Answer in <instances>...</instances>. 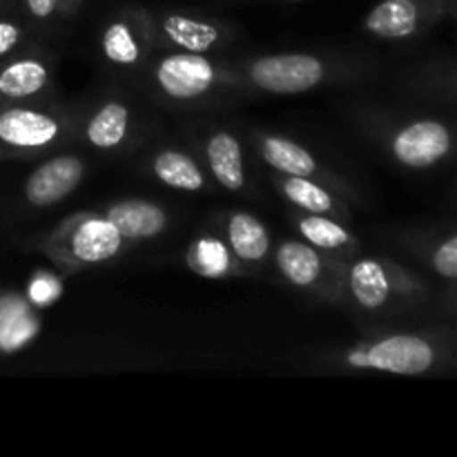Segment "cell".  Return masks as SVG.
I'll return each mask as SVG.
<instances>
[{"instance_id":"cell-15","label":"cell","mask_w":457,"mask_h":457,"mask_svg":"<svg viewBox=\"0 0 457 457\" xmlns=\"http://www.w3.org/2000/svg\"><path fill=\"white\" fill-rule=\"evenodd\" d=\"M259 152L268 165H272L277 172L286 174V177H315L320 170L306 147L284 137H262Z\"/></svg>"},{"instance_id":"cell-29","label":"cell","mask_w":457,"mask_h":457,"mask_svg":"<svg viewBox=\"0 0 457 457\" xmlns=\"http://www.w3.org/2000/svg\"><path fill=\"white\" fill-rule=\"evenodd\" d=\"M71 3H76V0H58V4H71Z\"/></svg>"},{"instance_id":"cell-22","label":"cell","mask_w":457,"mask_h":457,"mask_svg":"<svg viewBox=\"0 0 457 457\" xmlns=\"http://www.w3.org/2000/svg\"><path fill=\"white\" fill-rule=\"evenodd\" d=\"M103 54L110 62L116 65H134L141 58V45H138L134 27L128 21H112L105 27L101 38Z\"/></svg>"},{"instance_id":"cell-2","label":"cell","mask_w":457,"mask_h":457,"mask_svg":"<svg viewBox=\"0 0 457 457\" xmlns=\"http://www.w3.org/2000/svg\"><path fill=\"white\" fill-rule=\"evenodd\" d=\"M393 159L409 170H428L445 163L457 152V128L437 116H422L400 125L391 134Z\"/></svg>"},{"instance_id":"cell-26","label":"cell","mask_w":457,"mask_h":457,"mask_svg":"<svg viewBox=\"0 0 457 457\" xmlns=\"http://www.w3.org/2000/svg\"><path fill=\"white\" fill-rule=\"evenodd\" d=\"M25 4L31 16L38 18V21H47L56 12L58 0H25Z\"/></svg>"},{"instance_id":"cell-19","label":"cell","mask_w":457,"mask_h":457,"mask_svg":"<svg viewBox=\"0 0 457 457\" xmlns=\"http://www.w3.org/2000/svg\"><path fill=\"white\" fill-rule=\"evenodd\" d=\"M281 192L290 204H295L308 214H326L328 217L339 210L337 201L330 196V192L312 181L311 177H286L281 181Z\"/></svg>"},{"instance_id":"cell-25","label":"cell","mask_w":457,"mask_h":457,"mask_svg":"<svg viewBox=\"0 0 457 457\" xmlns=\"http://www.w3.org/2000/svg\"><path fill=\"white\" fill-rule=\"evenodd\" d=\"M431 87H436L437 92H445L451 101L457 103V70L437 74L436 79H431Z\"/></svg>"},{"instance_id":"cell-9","label":"cell","mask_w":457,"mask_h":457,"mask_svg":"<svg viewBox=\"0 0 457 457\" xmlns=\"http://www.w3.org/2000/svg\"><path fill=\"white\" fill-rule=\"evenodd\" d=\"M123 235L105 217H87L71 228L65 250L74 262L94 266L114 259L123 248Z\"/></svg>"},{"instance_id":"cell-3","label":"cell","mask_w":457,"mask_h":457,"mask_svg":"<svg viewBox=\"0 0 457 457\" xmlns=\"http://www.w3.org/2000/svg\"><path fill=\"white\" fill-rule=\"evenodd\" d=\"M348 286L360 308L369 312L382 311L391 306L395 299L404 303L424 299V288L413 277L404 275L400 268L379 262V259H360L348 270Z\"/></svg>"},{"instance_id":"cell-11","label":"cell","mask_w":457,"mask_h":457,"mask_svg":"<svg viewBox=\"0 0 457 457\" xmlns=\"http://www.w3.org/2000/svg\"><path fill=\"white\" fill-rule=\"evenodd\" d=\"M205 156H208L210 170L214 179L221 183L226 190L239 192L245 187V170H244V152L241 143L235 134L217 132L205 143Z\"/></svg>"},{"instance_id":"cell-12","label":"cell","mask_w":457,"mask_h":457,"mask_svg":"<svg viewBox=\"0 0 457 457\" xmlns=\"http://www.w3.org/2000/svg\"><path fill=\"white\" fill-rule=\"evenodd\" d=\"M161 31L174 47L192 54L210 52L221 40V29L214 22L186 13H165L161 18Z\"/></svg>"},{"instance_id":"cell-5","label":"cell","mask_w":457,"mask_h":457,"mask_svg":"<svg viewBox=\"0 0 457 457\" xmlns=\"http://www.w3.org/2000/svg\"><path fill=\"white\" fill-rule=\"evenodd\" d=\"M250 80L270 94H303L324 83V62L311 54H272L250 65Z\"/></svg>"},{"instance_id":"cell-8","label":"cell","mask_w":457,"mask_h":457,"mask_svg":"<svg viewBox=\"0 0 457 457\" xmlns=\"http://www.w3.org/2000/svg\"><path fill=\"white\" fill-rule=\"evenodd\" d=\"M56 116L27 107H9L0 112V147L9 152H36L61 138Z\"/></svg>"},{"instance_id":"cell-20","label":"cell","mask_w":457,"mask_h":457,"mask_svg":"<svg viewBox=\"0 0 457 457\" xmlns=\"http://www.w3.org/2000/svg\"><path fill=\"white\" fill-rule=\"evenodd\" d=\"M299 232L308 244L317 250H351L355 248V237L346 230L339 221L328 219L326 214H308L299 219Z\"/></svg>"},{"instance_id":"cell-30","label":"cell","mask_w":457,"mask_h":457,"mask_svg":"<svg viewBox=\"0 0 457 457\" xmlns=\"http://www.w3.org/2000/svg\"><path fill=\"white\" fill-rule=\"evenodd\" d=\"M288 3H303V0H288Z\"/></svg>"},{"instance_id":"cell-4","label":"cell","mask_w":457,"mask_h":457,"mask_svg":"<svg viewBox=\"0 0 457 457\" xmlns=\"http://www.w3.org/2000/svg\"><path fill=\"white\" fill-rule=\"evenodd\" d=\"M446 12V0H382L364 18V29L384 40H406L440 21Z\"/></svg>"},{"instance_id":"cell-24","label":"cell","mask_w":457,"mask_h":457,"mask_svg":"<svg viewBox=\"0 0 457 457\" xmlns=\"http://www.w3.org/2000/svg\"><path fill=\"white\" fill-rule=\"evenodd\" d=\"M21 40V27L12 21H0V56L12 52Z\"/></svg>"},{"instance_id":"cell-17","label":"cell","mask_w":457,"mask_h":457,"mask_svg":"<svg viewBox=\"0 0 457 457\" xmlns=\"http://www.w3.org/2000/svg\"><path fill=\"white\" fill-rule=\"evenodd\" d=\"M129 110L120 101H110L96 110L89 119L85 137L98 150H114L128 137Z\"/></svg>"},{"instance_id":"cell-14","label":"cell","mask_w":457,"mask_h":457,"mask_svg":"<svg viewBox=\"0 0 457 457\" xmlns=\"http://www.w3.org/2000/svg\"><path fill=\"white\" fill-rule=\"evenodd\" d=\"M228 245L239 262H263L270 250L266 226L248 212H235L228 219Z\"/></svg>"},{"instance_id":"cell-23","label":"cell","mask_w":457,"mask_h":457,"mask_svg":"<svg viewBox=\"0 0 457 457\" xmlns=\"http://www.w3.org/2000/svg\"><path fill=\"white\" fill-rule=\"evenodd\" d=\"M424 262L440 279L457 284V226L446 230L445 235L427 241Z\"/></svg>"},{"instance_id":"cell-16","label":"cell","mask_w":457,"mask_h":457,"mask_svg":"<svg viewBox=\"0 0 457 457\" xmlns=\"http://www.w3.org/2000/svg\"><path fill=\"white\" fill-rule=\"evenodd\" d=\"M49 79L52 74L43 61L21 58L0 70V96L12 98V101L36 96L47 87Z\"/></svg>"},{"instance_id":"cell-18","label":"cell","mask_w":457,"mask_h":457,"mask_svg":"<svg viewBox=\"0 0 457 457\" xmlns=\"http://www.w3.org/2000/svg\"><path fill=\"white\" fill-rule=\"evenodd\" d=\"M152 172L165 186L181 192H199L205 187V177L195 159L179 150H163L152 161Z\"/></svg>"},{"instance_id":"cell-21","label":"cell","mask_w":457,"mask_h":457,"mask_svg":"<svg viewBox=\"0 0 457 457\" xmlns=\"http://www.w3.org/2000/svg\"><path fill=\"white\" fill-rule=\"evenodd\" d=\"M187 266L204 277H226L232 270L230 250L214 237H201L187 250Z\"/></svg>"},{"instance_id":"cell-28","label":"cell","mask_w":457,"mask_h":457,"mask_svg":"<svg viewBox=\"0 0 457 457\" xmlns=\"http://www.w3.org/2000/svg\"><path fill=\"white\" fill-rule=\"evenodd\" d=\"M446 3H449V12H451V9L457 12V0H446Z\"/></svg>"},{"instance_id":"cell-1","label":"cell","mask_w":457,"mask_h":457,"mask_svg":"<svg viewBox=\"0 0 457 457\" xmlns=\"http://www.w3.org/2000/svg\"><path fill=\"white\" fill-rule=\"evenodd\" d=\"M348 364L393 375H428L457 366V330L395 333L348 353Z\"/></svg>"},{"instance_id":"cell-13","label":"cell","mask_w":457,"mask_h":457,"mask_svg":"<svg viewBox=\"0 0 457 457\" xmlns=\"http://www.w3.org/2000/svg\"><path fill=\"white\" fill-rule=\"evenodd\" d=\"M275 259L281 275L297 288H311L321 279V272H324V262L317 254L315 245L302 244V241H281Z\"/></svg>"},{"instance_id":"cell-27","label":"cell","mask_w":457,"mask_h":457,"mask_svg":"<svg viewBox=\"0 0 457 457\" xmlns=\"http://www.w3.org/2000/svg\"><path fill=\"white\" fill-rule=\"evenodd\" d=\"M446 308H449L453 315H457V284H451L449 295H446Z\"/></svg>"},{"instance_id":"cell-10","label":"cell","mask_w":457,"mask_h":457,"mask_svg":"<svg viewBox=\"0 0 457 457\" xmlns=\"http://www.w3.org/2000/svg\"><path fill=\"white\" fill-rule=\"evenodd\" d=\"M103 217L114 223L123 239L141 241L161 235L168 228V214L159 204L143 199H128L110 205Z\"/></svg>"},{"instance_id":"cell-6","label":"cell","mask_w":457,"mask_h":457,"mask_svg":"<svg viewBox=\"0 0 457 457\" xmlns=\"http://www.w3.org/2000/svg\"><path fill=\"white\" fill-rule=\"evenodd\" d=\"M154 80L165 96L174 101H192L212 89L217 83V70L214 62L201 54L179 52L156 62Z\"/></svg>"},{"instance_id":"cell-7","label":"cell","mask_w":457,"mask_h":457,"mask_svg":"<svg viewBox=\"0 0 457 457\" xmlns=\"http://www.w3.org/2000/svg\"><path fill=\"white\" fill-rule=\"evenodd\" d=\"M85 161L74 154L54 156L36 168L25 181V199L34 208H49L61 204L85 179Z\"/></svg>"}]
</instances>
